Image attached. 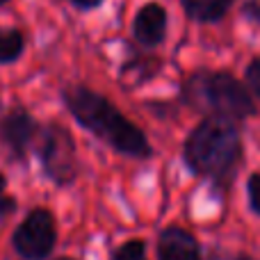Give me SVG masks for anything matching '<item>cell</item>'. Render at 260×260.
<instances>
[{
    "mask_svg": "<svg viewBox=\"0 0 260 260\" xmlns=\"http://www.w3.org/2000/svg\"><path fill=\"white\" fill-rule=\"evenodd\" d=\"M62 101L71 112V117L87 133L99 137L117 153L137 157V160H148L153 155V148L144 130L123 117L117 105L110 103L105 96L96 94L82 85H76L62 91Z\"/></svg>",
    "mask_w": 260,
    "mask_h": 260,
    "instance_id": "cell-1",
    "label": "cell"
},
{
    "mask_svg": "<svg viewBox=\"0 0 260 260\" xmlns=\"http://www.w3.org/2000/svg\"><path fill=\"white\" fill-rule=\"evenodd\" d=\"M242 160V137L235 121L206 117L183 144V162L197 178L229 185Z\"/></svg>",
    "mask_w": 260,
    "mask_h": 260,
    "instance_id": "cell-2",
    "label": "cell"
},
{
    "mask_svg": "<svg viewBox=\"0 0 260 260\" xmlns=\"http://www.w3.org/2000/svg\"><path fill=\"white\" fill-rule=\"evenodd\" d=\"M183 99L206 117L242 121L256 114V103L247 85L226 71H194L183 82Z\"/></svg>",
    "mask_w": 260,
    "mask_h": 260,
    "instance_id": "cell-3",
    "label": "cell"
},
{
    "mask_svg": "<svg viewBox=\"0 0 260 260\" xmlns=\"http://www.w3.org/2000/svg\"><path fill=\"white\" fill-rule=\"evenodd\" d=\"M35 153L46 178L57 187H69L78 178V151L71 133L62 123L41 126L35 139Z\"/></svg>",
    "mask_w": 260,
    "mask_h": 260,
    "instance_id": "cell-4",
    "label": "cell"
},
{
    "mask_svg": "<svg viewBox=\"0 0 260 260\" xmlns=\"http://www.w3.org/2000/svg\"><path fill=\"white\" fill-rule=\"evenodd\" d=\"M59 231L55 215L44 206H37L21 219L12 233V247L21 260H48L55 251Z\"/></svg>",
    "mask_w": 260,
    "mask_h": 260,
    "instance_id": "cell-5",
    "label": "cell"
},
{
    "mask_svg": "<svg viewBox=\"0 0 260 260\" xmlns=\"http://www.w3.org/2000/svg\"><path fill=\"white\" fill-rule=\"evenodd\" d=\"M39 123L32 119V114L23 108H12L0 119V142L12 151L16 160H25L30 148L35 146V139L39 135Z\"/></svg>",
    "mask_w": 260,
    "mask_h": 260,
    "instance_id": "cell-6",
    "label": "cell"
},
{
    "mask_svg": "<svg viewBox=\"0 0 260 260\" xmlns=\"http://www.w3.org/2000/svg\"><path fill=\"white\" fill-rule=\"evenodd\" d=\"M157 260H206L199 240L183 226H167L157 235Z\"/></svg>",
    "mask_w": 260,
    "mask_h": 260,
    "instance_id": "cell-7",
    "label": "cell"
},
{
    "mask_svg": "<svg viewBox=\"0 0 260 260\" xmlns=\"http://www.w3.org/2000/svg\"><path fill=\"white\" fill-rule=\"evenodd\" d=\"M133 35L146 48L162 44L167 35V12L162 9V5L157 3H146L133 21Z\"/></svg>",
    "mask_w": 260,
    "mask_h": 260,
    "instance_id": "cell-8",
    "label": "cell"
},
{
    "mask_svg": "<svg viewBox=\"0 0 260 260\" xmlns=\"http://www.w3.org/2000/svg\"><path fill=\"white\" fill-rule=\"evenodd\" d=\"M185 14L199 23H215L229 14L233 0H180Z\"/></svg>",
    "mask_w": 260,
    "mask_h": 260,
    "instance_id": "cell-9",
    "label": "cell"
},
{
    "mask_svg": "<svg viewBox=\"0 0 260 260\" xmlns=\"http://www.w3.org/2000/svg\"><path fill=\"white\" fill-rule=\"evenodd\" d=\"M25 37L16 27H0V64H12L23 55Z\"/></svg>",
    "mask_w": 260,
    "mask_h": 260,
    "instance_id": "cell-10",
    "label": "cell"
},
{
    "mask_svg": "<svg viewBox=\"0 0 260 260\" xmlns=\"http://www.w3.org/2000/svg\"><path fill=\"white\" fill-rule=\"evenodd\" d=\"M110 260H148L146 258V240L130 238L112 249Z\"/></svg>",
    "mask_w": 260,
    "mask_h": 260,
    "instance_id": "cell-11",
    "label": "cell"
},
{
    "mask_svg": "<svg viewBox=\"0 0 260 260\" xmlns=\"http://www.w3.org/2000/svg\"><path fill=\"white\" fill-rule=\"evenodd\" d=\"M16 208H18L16 199L7 192V176L0 171V219H3V217L14 215V212H16Z\"/></svg>",
    "mask_w": 260,
    "mask_h": 260,
    "instance_id": "cell-12",
    "label": "cell"
},
{
    "mask_svg": "<svg viewBox=\"0 0 260 260\" xmlns=\"http://www.w3.org/2000/svg\"><path fill=\"white\" fill-rule=\"evenodd\" d=\"M247 199H249L251 212L260 217V171H253L247 178Z\"/></svg>",
    "mask_w": 260,
    "mask_h": 260,
    "instance_id": "cell-13",
    "label": "cell"
},
{
    "mask_svg": "<svg viewBox=\"0 0 260 260\" xmlns=\"http://www.w3.org/2000/svg\"><path fill=\"white\" fill-rule=\"evenodd\" d=\"M247 85H249V91H253L260 99V57H256L247 67Z\"/></svg>",
    "mask_w": 260,
    "mask_h": 260,
    "instance_id": "cell-14",
    "label": "cell"
},
{
    "mask_svg": "<svg viewBox=\"0 0 260 260\" xmlns=\"http://www.w3.org/2000/svg\"><path fill=\"white\" fill-rule=\"evenodd\" d=\"M71 3L80 9H94V7H99L103 0H71Z\"/></svg>",
    "mask_w": 260,
    "mask_h": 260,
    "instance_id": "cell-15",
    "label": "cell"
},
{
    "mask_svg": "<svg viewBox=\"0 0 260 260\" xmlns=\"http://www.w3.org/2000/svg\"><path fill=\"white\" fill-rule=\"evenodd\" d=\"M206 260H231V258H229V256H224V253H219V251H212Z\"/></svg>",
    "mask_w": 260,
    "mask_h": 260,
    "instance_id": "cell-16",
    "label": "cell"
},
{
    "mask_svg": "<svg viewBox=\"0 0 260 260\" xmlns=\"http://www.w3.org/2000/svg\"><path fill=\"white\" fill-rule=\"evenodd\" d=\"M231 260H258V258H253V256H249V253H238V256H233Z\"/></svg>",
    "mask_w": 260,
    "mask_h": 260,
    "instance_id": "cell-17",
    "label": "cell"
},
{
    "mask_svg": "<svg viewBox=\"0 0 260 260\" xmlns=\"http://www.w3.org/2000/svg\"><path fill=\"white\" fill-rule=\"evenodd\" d=\"M55 260H78V258H71V256H59V258H55Z\"/></svg>",
    "mask_w": 260,
    "mask_h": 260,
    "instance_id": "cell-18",
    "label": "cell"
},
{
    "mask_svg": "<svg viewBox=\"0 0 260 260\" xmlns=\"http://www.w3.org/2000/svg\"><path fill=\"white\" fill-rule=\"evenodd\" d=\"M5 3H7V0H0V5H5Z\"/></svg>",
    "mask_w": 260,
    "mask_h": 260,
    "instance_id": "cell-19",
    "label": "cell"
}]
</instances>
